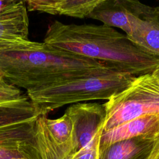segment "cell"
<instances>
[{"label":"cell","mask_w":159,"mask_h":159,"mask_svg":"<svg viewBox=\"0 0 159 159\" xmlns=\"http://www.w3.org/2000/svg\"><path fill=\"white\" fill-rule=\"evenodd\" d=\"M43 42L135 76L152 73L159 63L158 56L104 24H66L55 20L48 25Z\"/></svg>","instance_id":"obj_1"},{"label":"cell","mask_w":159,"mask_h":159,"mask_svg":"<svg viewBox=\"0 0 159 159\" xmlns=\"http://www.w3.org/2000/svg\"><path fill=\"white\" fill-rule=\"evenodd\" d=\"M112 70L103 62L44 42L30 40L0 51V70L5 79L27 92Z\"/></svg>","instance_id":"obj_2"},{"label":"cell","mask_w":159,"mask_h":159,"mask_svg":"<svg viewBox=\"0 0 159 159\" xmlns=\"http://www.w3.org/2000/svg\"><path fill=\"white\" fill-rule=\"evenodd\" d=\"M137 76L116 70L76 78L27 92L39 116L66 104L109 100L126 89Z\"/></svg>","instance_id":"obj_3"},{"label":"cell","mask_w":159,"mask_h":159,"mask_svg":"<svg viewBox=\"0 0 159 159\" xmlns=\"http://www.w3.org/2000/svg\"><path fill=\"white\" fill-rule=\"evenodd\" d=\"M103 105L106 119L102 132L141 116L159 114V80L152 73L137 76L126 89Z\"/></svg>","instance_id":"obj_4"},{"label":"cell","mask_w":159,"mask_h":159,"mask_svg":"<svg viewBox=\"0 0 159 159\" xmlns=\"http://www.w3.org/2000/svg\"><path fill=\"white\" fill-rule=\"evenodd\" d=\"M37 118L0 126V159H48L36 134Z\"/></svg>","instance_id":"obj_5"},{"label":"cell","mask_w":159,"mask_h":159,"mask_svg":"<svg viewBox=\"0 0 159 159\" xmlns=\"http://www.w3.org/2000/svg\"><path fill=\"white\" fill-rule=\"evenodd\" d=\"M35 129L48 159H66L75 153L73 125L66 114L55 119L39 116Z\"/></svg>","instance_id":"obj_6"},{"label":"cell","mask_w":159,"mask_h":159,"mask_svg":"<svg viewBox=\"0 0 159 159\" xmlns=\"http://www.w3.org/2000/svg\"><path fill=\"white\" fill-rule=\"evenodd\" d=\"M73 125L75 153L88 145L101 130L106 119L103 104L99 103H76L65 112Z\"/></svg>","instance_id":"obj_7"},{"label":"cell","mask_w":159,"mask_h":159,"mask_svg":"<svg viewBox=\"0 0 159 159\" xmlns=\"http://www.w3.org/2000/svg\"><path fill=\"white\" fill-rule=\"evenodd\" d=\"M150 7L139 1L101 0L88 17L99 20L109 27L119 28L128 35L132 20L141 16Z\"/></svg>","instance_id":"obj_8"},{"label":"cell","mask_w":159,"mask_h":159,"mask_svg":"<svg viewBox=\"0 0 159 159\" xmlns=\"http://www.w3.org/2000/svg\"><path fill=\"white\" fill-rule=\"evenodd\" d=\"M159 134L142 135L99 148L98 159H158Z\"/></svg>","instance_id":"obj_9"},{"label":"cell","mask_w":159,"mask_h":159,"mask_svg":"<svg viewBox=\"0 0 159 159\" xmlns=\"http://www.w3.org/2000/svg\"><path fill=\"white\" fill-rule=\"evenodd\" d=\"M29 40L27 9L25 1H18L0 14V51Z\"/></svg>","instance_id":"obj_10"},{"label":"cell","mask_w":159,"mask_h":159,"mask_svg":"<svg viewBox=\"0 0 159 159\" xmlns=\"http://www.w3.org/2000/svg\"><path fill=\"white\" fill-rule=\"evenodd\" d=\"M129 40L146 52L159 57V17L155 7L131 21Z\"/></svg>","instance_id":"obj_11"},{"label":"cell","mask_w":159,"mask_h":159,"mask_svg":"<svg viewBox=\"0 0 159 159\" xmlns=\"http://www.w3.org/2000/svg\"><path fill=\"white\" fill-rule=\"evenodd\" d=\"M159 134V114L143 115L133 119L113 129L102 132L99 148L133 137Z\"/></svg>","instance_id":"obj_12"},{"label":"cell","mask_w":159,"mask_h":159,"mask_svg":"<svg viewBox=\"0 0 159 159\" xmlns=\"http://www.w3.org/2000/svg\"><path fill=\"white\" fill-rule=\"evenodd\" d=\"M101 0H27L29 11L63 15L76 18L88 17Z\"/></svg>","instance_id":"obj_13"},{"label":"cell","mask_w":159,"mask_h":159,"mask_svg":"<svg viewBox=\"0 0 159 159\" xmlns=\"http://www.w3.org/2000/svg\"><path fill=\"white\" fill-rule=\"evenodd\" d=\"M39 114L28 97L0 103V126L35 119Z\"/></svg>","instance_id":"obj_14"},{"label":"cell","mask_w":159,"mask_h":159,"mask_svg":"<svg viewBox=\"0 0 159 159\" xmlns=\"http://www.w3.org/2000/svg\"><path fill=\"white\" fill-rule=\"evenodd\" d=\"M102 130H100L88 145L73 153L66 159H98L100 137Z\"/></svg>","instance_id":"obj_15"},{"label":"cell","mask_w":159,"mask_h":159,"mask_svg":"<svg viewBox=\"0 0 159 159\" xmlns=\"http://www.w3.org/2000/svg\"><path fill=\"white\" fill-rule=\"evenodd\" d=\"M24 96L17 86L4 78H0V103L18 100Z\"/></svg>","instance_id":"obj_16"},{"label":"cell","mask_w":159,"mask_h":159,"mask_svg":"<svg viewBox=\"0 0 159 159\" xmlns=\"http://www.w3.org/2000/svg\"><path fill=\"white\" fill-rule=\"evenodd\" d=\"M19 0H1L0 1V14L14 6Z\"/></svg>","instance_id":"obj_17"},{"label":"cell","mask_w":159,"mask_h":159,"mask_svg":"<svg viewBox=\"0 0 159 159\" xmlns=\"http://www.w3.org/2000/svg\"><path fill=\"white\" fill-rule=\"evenodd\" d=\"M155 78H157V79L159 80V63L158 64V65L157 66V67L155 68V69L153 70V71L152 73Z\"/></svg>","instance_id":"obj_18"},{"label":"cell","mask_w":159,"mask_h":159,"mask_svg":"<svg viewBox=\"0 0 159 159\" xmlns=\"http://www.w3.org/2000/svg\"><path fill=\"white\" fill-rule=\"evenodd\" d=\"M155 10L156 12L157 13V14H158V17H159V5H158V6H157V7H155Z\"/></svg>","instance_id":"obj_19"},{"label":"cell","mask_w":159,"mask_h":159,"mask_svg":"<svg viewBox=\"0 0 159 159\" xmlns=\"http://www.w3.org/2000/svg\"><path fill=\"white\" fill-rule=\"evenodd\" d=\"M4 75L3 73L1 72V71L0 70V78H4Z\"/></svg>","instance_id":"obj_20"},{"label":"cell","mask_w":159,"mask_h":159,"mask_svg":"<svg viewBox=\"0 0 159 159\" xmlns=\"http://www.w3.org/2000/svg\"><path fill=\"white\" fill-rule=\"evenodd\" d=\"M16 159H26V158H16Z\"/></svg>","instance_id":"obj_21"},{"label":"cell","mask_w":159,"mask_h":159,"mask_svg":"<svg viewBox=\"0 0 159 159\" xmlns=\"http://www.w3.org/2000/svg\"><path fill=\"white\" fill-rule=\"evenodd\" d=\"M158 159H159V158H158Z\"/></svg>","instance_id":"obj_22"}]
</instances>
